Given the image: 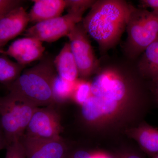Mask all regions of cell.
I'll list each match as a JSON object with an SVG mask.
<instances>
[{"mask_svg": "<svg viewBox=\"0 0 158 158\" xmlns=\"http://www.w3.org/2000/svg\"><path fill=\"white\" fill-rule=\"evenodd\" d=\"M91 95V83L84 80L75 82L71 99L77 104L81 106Z\"/></svg>", "mask_w": 158, "mask_h": 158, "instance_id": "obj_19", "label": "cell"}, {"mask_svg": "<svg viewBox=\"0 0 158 158\" xmlns=\"http://www.w3.org/2000/svg\"><path fill=\"white\" fill-rule=\"evenodd\" d=\"M5 158H27L25 152L20 141L7 145Z\"/></svg>", "mask_w": 158, "mask_h": 158, "instance_id": "obj_21", "label": "cell"}, {"mask_svg": "<svg viewBox=\"0 0 158 158\" xmlns=\"http://www.w3.org/2000/svg\"><path fill=\"white\" fill-rule=\"evenodd\" d=\"M44 50L42 42L33 37H25L12 42L3 54L12 57L18 63L25 66L41 58Z\"/></svg>", "mask_w": 158, "mask_h": 158, "instance_id": "obj_10", "label": "cell"}, {"mask_svg": "<svg viewBox=\"0 0 158 158\" xmlns=\"http://www.w3.org/2000/svg\"><path fill=\"white\" fill-rule=\"evenodd\" d=\"M37 108L26 100L9 94L0 99L1 127L7 146L20 140Z\"/></svg>", "mask_w": 158, "mask_h": 158, "instance_id": "obj_3", "label": "cell"}, {"mask_svg": "<svg viewBox=\"0 0 158 158\" xmlns=\"http://www.w3.org/2000/svg\"><path fill=\"white\" fill-rule=\"evenodd\" d=\"M133 8L118 0L95 2L83 20L84 29L102 50L112 48L127 27Z\"/></svg>", "mask_w": 158, "mask_h": 158, "instance_id": "obj_1", "label": "cell"}, {"mask_svg": "<svg viewBox=\"0 0 158 158\" xmlns=\"http://www.w3.org/2000/svg\"><path fill=\"white\" fill-rule=\"evenodd\" d=\"M22 3L20 0H0V19L9 11L22 6Z\"/></svg>", "mask_w": 158, "mask_h": 158, "instance_id": "obj_22", "label": "cell"}, {"mask_svg": "<svg viewBox=\"0 0 158 158\" xmlns=\"http://www.w3.org/2000/svg\"><path fill=\"white\" fill-rule=\"evenodd\" d=\"M127 48L135 56L158 37V13L133 8L127 26Z\"/></svg>", "mask_w": 158, "mask_h": 158, "instance_id": "obj_4", "label": "cell"}, {"mask_svg": "<svg viewBox=\"0 0 158 158\" xmlns=\"http://www.w3.org/2000/svg\"><path fill=\"white\" fill-rule=\"evenodd\" d=\"M144 54L140 64L141 71L158 80V37L144 51Z\"/></svg>", "mask_w": 158, "mask_h": 158, "instance_id": "obj_16", "label": "cell"}, {"mask_svg": "<svg viewBox=\"0 0 158 158\" xmlns=\"http://www.w3.org/2000/svg\"><path fill=\"white\" fill-rule=\"evenodd\" d=\"M28 13L30 22L36 24L61 16L66 8L65 0H34Z\"/></svg>", "mask_w": 158, "mask_h": 158, "instance_id": "obj_13", "label": "cell"}, {"mask_svg": "<svg viewBox=\"0 0 158 158\" xmlns=\"http://www.w3.org/2000/svg\"><path fill=\"white\" fill-rule=\"evenodd\" d=\"M54 106L38 107L33 114L24 135L30 138L54 140L61 138L60 115Z\"/></svg>", "mask_w": 158, "mask_h": 158, "instance_id": "obj_6", "label": "cell"}, {"mask_svg": "<svg viewBox=\"0 0 158 158\" xmlns=\"http://www.w3.org/2000/svg\"><path fill=\"white\" fill-rule=\"evenodd\" d=\"M2 47L0 46V54L1 53H4V51L2 49Z\"/></svg>", "mask_w": 158, "mask_h": 158, "instance_id": "obj_27", "label": "cell"}, {"mask_svg": "<svg viewBox=\"0 0 158 158\" xmlns=\"http://www.w3.org/2000/svg\"><path fill=\"white\" fill-rule=\"evenodd\" d=\"M121 104L91 95L81 106L82 117L87 122L94 123L115 114Z\"/></svg>", "mask_w": 158, "mask_h": 158, "instance_id": "obj_12", "label": "cell"}, {"mask_svg": "<svg viewBox=\"0 0 158 158\" xmlns=\"http://www.w3.org/2000/svg\"><path fill=\"white\" fill-rule=\"evenodd\" d=\"M25 67L6 57L0 56V82L12 83L20 75Z\"/></svg>", "mask_w": 158, "mask_h": 158, "instance_id": "obj_18", "label": "cell"}, {"mask_svg": "<svg viewBox=\"0 0 158 158\" xmlns=\"http://www.w3.org/2000/svg\"><path fill=\"white\" fill-rule=\"evenodd\" d=\"M144 151L148 153H158V130L148 125L140 127L133 134Z\"/></svg>", "mask_w": 158, "mask_h": 158, "instance_id": "obj_15", "label": "cell"}, {"mask_svg": "<svg viewBox=\"0 0 158 158\" xmlns=\"http://www.w3.org/2000/svg\"><path fill=\"white\" fill-rule=\"evenodd\" d=\"M83 15L68 12L63 16L37 23L27 29L24 35L41 42H52L66 36L75 26L81 23Z\"/></svg>", "mask_w": 158, "mask_h": 158, "instance_id": "obj_5", "label": "cell"}, {"mask_svg": "<svg viewBox=\"0 0 158 158\" xmlns=\"http://www.w3.org/2000/svg\"><path fill=\"white\" fill-rule=\"evenodd\" d=\"M88 158H112L110 156L102 153H90Z\"/></svg>", "mask_w": 158, "mask_h": 158, "instance_id": "obj_25", "label": "cell"}, {"mask_svg": "<svg viewBox=\"0 0 158 158\" xmlns=\"http://www.w3.org/2000/svg\"><path fill=\"white\" fill-rule=\"evenodd\" d=\"M6 146H7V144H6L4 133L1 127H0V151L6 148Z\"/></svg>", "mask_w": 158, "mask_h": 158, "instance_id": "obj_24", "label": "cell"}, {"mask_svg": "<svg viewBox=\"0 0 158 158\" xmlns=\"http://www.w3.org/2000/svg\"><path fill=\"white\" fill-rule=\"evenodd\" d=\"M72 52L76 61L79 76L90 77L97 66V61L88 34L82 23H79L67 34Z\"/></svg>", "mask_w": 158, "mask_h": 158, "instance_id": "obj_7", "label": "cell"}, {"mask_svg": "<svg viewBox=\"0 0 158 158\" xmlns=\"http://www.w3.org/2000/svg\"><path fill=\"white\" fill-rule=\"evenodd\" d=\"M126 158H140V157L136 155H131L128 156H127V157Z\"/></svg>", "mask_w": 158, "mask_h": 158, "instance_id": "obj_26", "label": "cell"}, {"mask_svg": "<svg viewBox=\"0 0 158 158\" xmlns=\"http://www.w3.org/2000/svg\"><path fill=\"white\" fill-rule=\"evenodd\" d=\"M141 2L143 7L151 8L158 13V0H143Z\"/></svg>", "mask_w": 158, "mask_h": 158, "instance_id": "obj_23", "label": "cell"}, {"mask_svg": "<svg viewBox=\"0 0 158 158\" xmlns=\"http://www.w3.org/2000/svg\"><path fill=\"white\" fill-rule=\"evenodd\" d=\"M56 74L54 61L49 57L44 58L10 84L9 94L26 100L37 107L54 106L52 83Z\"/></svg>", "mask_w": 158, "mask_h": 158, "instance_id": "obj_2", "label": "cell"}, {"mask_svg": "<svg viewBox=\"0 0 158 158\" xmlns=\"http://www.w3.org/2000/svg\"><path fill=\"white\" fill-rule=\"evenodd\" d=\"M20 141L27 158H65L68 149L62 138L45 140L23 135Z\"/></svg>", "mask_w": 158, "mask_h": 158, "instance_id": "obj_9", "label": "cell"}, {"mask_svg": "<svg viewBox=\"0 0 158 158\" xmlns=\"http://www.w3.org/2000/svg\"><path fill=\"white\" fill-rule=\"evenodd\" d=\"M75 82L62 78L56 74L52 83V94L55 104L62 103L71 99Z\"/></svg>", "mask_w": 158, "mask_h": 158, "instance_id": "obj_17", "label": "cell"}, {"mask_svg": "<svg viewBox=\"0 0 158 158\" xmlns=\"http://www.w3.org/2000/svg\"><path fill=\"white\" fill-rule=\"evenodd\" d=\"M58 75L70 82H75L79 76L76 61L72 52L70 44L66 43L54 60Z\"/></svg>", "mask_w": 158, "mask_h": 158, "instance_id": "obj_14", "label": "cell"}, {"mask_svg": "<svg viewBox=\"0 0 158 158\" xmlns=\"http://www.w3.org/2000/svg\"><path fill=\"white\" fill-rule=\"evenodd\" d=\"M29 22L28 13L22 6L3 16L0 19V46L3 47L9 40L21 34Z\"/></svg>", "mask_w": 158, "mask_h": 158, "instance_id": "obj_11", "label": "cell"}, {"mask_svg": "<svg viewBox=\"0 0 158 158\" xmlns=\"http://www.w3.org/2000/svg\"><path fill=\"white\" fill-rule=\"evenodd\" d=\"M68 12H72L83 15L88 8H91L95 1L90 0H65Z\"/></svg>", "mask_w": 158, "mask_h": 158, "instance_id": "obj_20", "label": "cell"}, {"mask_svg": "<svg viewBox=\"0 0 158 158\" xmlns=\"http://www.w3.org/2000/svg\"><path fill=\"white\" fill-rule=\"evenodd\" d=\"M154 158H158V153L156 155L155 157Z\"/></svg>", "mask_w": 158, "mask_h": 158, "instance_id": "obj_29", "label": "cell"}, {"mask_svg": "<svg viewBox=\"0 0 158 158\" xmlns=\"http://www.w3.org/2000/svg\"><path fill=\"white\" fill-rule=\"evenodd\" d=\"M91 95L122 103L127 95V88L120 74L107 69L96 76L91 82Z\"/></svg>", "mask_w": 158, "mask_h": 158, "instance_id": "obj_8", "label": "cell"}, {"mask_svg": "<svg viewBox=\"0 0 158 158\" xmlns=\"http://www.w3.org/2000/svg\"><path fill=\"white\" fill-rule=\"evenodd\" d=\"M156 81L157 86V93L158 94V80L157 81Z\"/></svg>", "mask_w": 158, "mask_h": 158, "instance_id": "obj_28", "label": "cell"}]
</instances>
